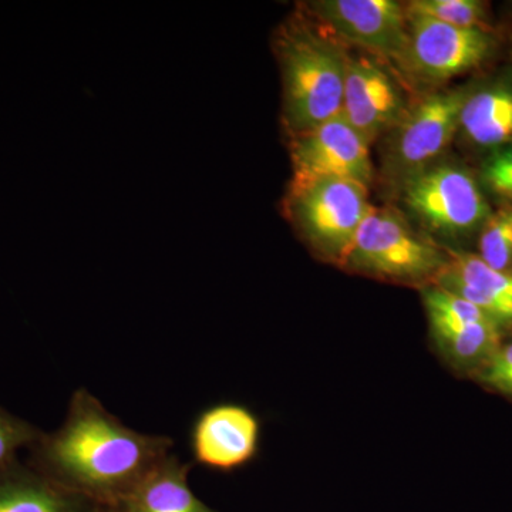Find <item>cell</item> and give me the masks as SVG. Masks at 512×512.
<instances>
[{"label":"cell","instance_id":"cell-3","mask_svg":"<svg viewBox=\"0 0 512 512\" xmlns=\"http://www.w3.org/2000/svg\"><path fill=\"white\" fill-rule=\"evenodd\" d=\"M285 208L312 251L343 268L357 232L375 207L365 185L326 178L289 188Z\"/></svg>","mask_w":512,"mask_h":512},{"label":"cell","instance_id":"cell-8","mask_svg":"<svg viewBox=\"0 0 512 512\" xmlns=\"http://www.w3.org/2000/svg\"><path fill=\"white\" fill-rule=\"evenodd\" d=\"M309 9L339 39L403 63L409 49L406 6L394 0H320Z\"/></svg>","mask_w":512,"mask_h":512},{"label":"cell","instance_id":"cell-18","mask_svg":"<svg viewBox=\"0 0 512 512\" xmlns=\"http://www.w3.org/2000/svg\"><path fill=\"white\" fill-rule=\"evenodd\" d=\"M406 12L457 28L484 29L487 19L483 3L477 0H414L406 6Z\"/></svg>","mask_w":512,"mask_h":512},{"label":"cell","instance_id":"cell-20","mask_svg":"<svg viewBox=\"0 0 512 512\" xmlns=\"http://www.w3.org/2000/svg\"><path fill=\"white\" fill-rule=\"evenodd\" d=\"M40 433L42 431L33 424L0 407V473L19 461V451L29 450Z\"/></svg>","mask_w":512,"mask_h":512},{"label":"cell","instance_id":"cell-19","mask_svg":"<svg viewBox=\"0 0 512 512\" xmlns=\"http://www.w3.org/2000/svg\"><path fill=\"white\" fill-rule=\"evenodd\" d=\"M478 256L497 271L508 272L511 268L512 210L504 208L485 220Z\"/></svg>","mask_w":512,"mask_h":512},{"label":"cell","instance_id":"cell-5","mask_svg":"<svg viewBox=\"0 0 512 512\" xmlns=\"http://www.w3.org/2000/svg\"><path fill=\"white\" fill-rule=\"evenodd\" d=\"M403 200L430 228L447 234L471 231L490 217L474 178L454 165L427 167L407 178Z\"/></svg>","mask_w":512,"mask_h":512},{"label":"cell","instance_id":"cell-9","mask_svg":"<svg viewBox=\"0 0 512 512\" xmlns=\"http://www.w3.org/2000/svg\"><path fill=\"white\" fill-rule=\"evenodd\" d=\"M409 49L403 63L427 82H444L470 72L487 59L493 37L484 29L457 28L426 16L410 15Z\"/></svg>","mask_w":512,"mask_h":512},{"label":"cell","instance_id":"cell-22","mask_svg":"<svg viewBox=\"0 0 512 512\" xmlns=\"http://www.w3.org/2000/svg\"><path fill=\"white\" fill-rule=\"evenodd\" d=\"M484 177L495 192L512 198V147L503 148L488 158Z\"/></svg>","mask_w":512,"mask_h":512},{"label":"cell","instance_id":"cell-16","mask_svg":"<svg viewBox=\"0 0 512 512\" xmlns=\"http://www.w3.org/2000/svg\"><path fill=\"white\" fill-rule=\"evenodd\" d=\"M446 269L464 284L500 301L512 302V274L497 271L478 255L451 251Z\"/></svg>","mask_w":512,"mask_h":512},{"label":"cell","instance_id":"cell-13","mask_svg":"<svg viewBox=\"0 0 512 512\" xmlns=\"http://www.w3.org/2000/svg\"><path fill=\"white\" fill-rule=\"evenodd\" d=\"M190 468L170 454L107 512H215L192 491Z\"/></svg>","mask_w":512,"mask_h":512},{"label":"cell","instance_id":"cell-4","mask_svg":"<svg viewBox=\"0 0 512 512\" xmlns=\"http://www.w3.org/2000/svg\"><path fill=\"white\" fill-rule=\"evenodd\" d=\"M447 262L440 248L419 237L396 212L373 208L343 268L386 281L421 284L434 282Z\"/></svg>","mask_w":512,"mask_h":512},{"label":"cell","instance_id":"cell-17","mask_svg":"<svg viewBox=\"0 0 512 512\" xmlns=\"http://www.w3.org/2000/svg\"><path fill=\"white\" fill-rule=\"evenodd\" d=\"M423 302L426 306L427 316H429L430 326L474 322L497 323L473 303L467 302L456 293L448 292L437 285L426 286L423 289Z\"/></svg>","mask_w":512,"mask_h":512},{"label":"cell","instance_id":"cell-14","mask_svg":"<svg viewBox=\"0 0 512 512\" xmlns=\"http://www.w3.org/2000/svg\"><path fill=\"white\" fill-rule=\"evenodd\" d=\"M430 328L441 353L456 369L477 372L501 348L497 323H457Z\"/></svg>","mask_w":512,"mask_h":512},{"label":"cell","instance_id":"cell-15","mask_svg":"<svg viewBox=\"0 0 512 512\" xmlns=\"http://www.w3.org/2000/svg\"><path fill=\"white\" fill-rule=\"evenodd\" d=\"M460 127L478 146L508 143L512 140V93L493 89L467 97L460 114Z\"/></svg>","mask_w":512,"mask_h":512},{"label":"cell","instance_id":"cell-7","mask_svg":"<svg viewBox=\"0 0 512 512\" xmlns=\"http://www.w3.org/2000/svg\"><path fill=\"white\" fill-rule=\"evenodd\" d=\"M293 168L291 188L326 178L365 185L373 180L370 144L343 119H336L291 138Z\"/></svg>","mask_w":512,"mask_h":512},{"label":"cell","instance_id":"cell-12","mask_svg":"<svg viewBox=\"0 0 512 512\" xmlns=\"http://www.w3.org/2000/svg\"><path fill=\"white\" fill-rule=\"evenodd\" d=\"M0 512H106L50 480L30 464L16 461L0 473Z\"/></svg>","mask_w":512,"mask_h":512},{"label":"cell","instance_id":"cell-6","mask_svg":"<svg viewBox=\"0 0 512 512\" xmlns=\"http://www.w3.org/2000/svg\"><path fill=\"white\" fill-rule=\"evenodd\" d=\"M467 96L463 92L431 94L392 128L387 151L389 170L399 180L430 167L446 150L460 127V114Z\"/></svg>","mask_w":512,"mask_h":512},{"label":"cell","instance_id":"cell-11","mask_svg":"<svg viewBox=\"0 0 512 512\" xmlns=\"http://www.w3.org/2000/svg\"><path fill=\"white\" fill-rule=\"evenodd\" d=\"M261 441V421L239 404H215L192 424L194 460L215 471H234L254 460Z\"/></svg>","mask_w":512,"mask_h":512},{"label":"cell","instance_id":"cell-1","mask_svg":"<svg viewBox=\"0 0 512 512\" xmlns=\"http://www.w3.org/2000/svg\"><path fill=\"white\" fill-rule=\"evenodd\" d=\"M171 448L170 437L131 429L92 393L79 389L59 429L42 431L29 447V464L107 512L173 454Z\"/></svg>","mask_w":512,"mask_h":512},{"label":"cell","instance_id":"cell-2","mask_svg":"<svg viewBox=\"0 0 512 512\" xmlns=\"http://www.w3.org/2000/svg\"><path fill=\"white\" fill-rule=\"evenodd\" d=\"M284 83V126L296 137L342 114L346 53L299 23H286L275 37Z\"/></svg>","mask_w":512,"mask_h":512},{"label":"cell","instance_id":"cell-21","mask_svg":"<svg viewBox=\"0 0 512 512\" xmlns=\"http://www.w3.org/2000/svg\"><path fill=\"white\" fill-rule=\"evenodd\" d=\"M476 373L481 384L512 399V343L501 346Z\"/></svg>","mask_w":512,"mask_h":512},{"label":"cell","instance_id":"cell-10","mask_svg":"<svg viewBox=\"0 0 512 512\" xmlns=\"http://www.w3.org/2000/svg\"><path fill=\"white\" fill-rule=\"evenodd\" d=\"M406 111L399 84L382 64L373 57L346 53L342 116L370 146Z\"/></svg>","mask_w":512,"mask_h":512}]
</instances>
